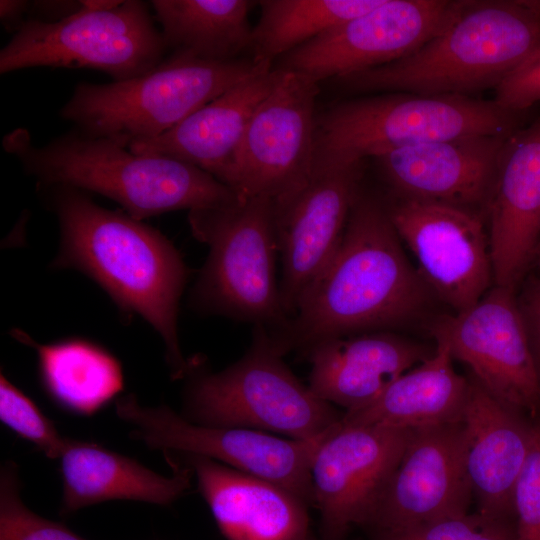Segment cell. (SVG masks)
Listing matches in <instances>:
<instances>
[{
  "mask_svg": "<svg viewBox=\"0 0 540 540\" xmlns=\"http://www.w3.org/2000/svg\"><path fill=\"white\" fill-rule=\"evenodd\" d=\"M429 293L404 252L386 204L361 190L330 263L295 314L267 333L284 356L333 338L391 331L418 317Z\"/></svg>",
  "mask_w": 540,
  "mask_h": 540,
  "instance_id": "obj_1",
  "label": "cell"
},
{
  "mask_svg": "<svg viewBox=\"0 0 540 540\" xmlns=\"http://www.w3.org/2000/svg\"><path fill=\"white\" fill-rule=\"evenodd\" d=\"M60 228L52 267L75 269L95 281L125 313L138 314L162 338L174 379L190 368L177 329L189 270L159 230L124 211L101 207L82 190L42 186Z\"/></svg>",
  "mask_w": 540,
  "mask_h": 540,
  "instance_id": "obj_2",
  "label": "cell"
},
{
  "mask_svg": "<svg viewBox=\"0 0 540 540\" xmlns=\"http://www.w3.org/2000/svg\"><path fill=\"white\" fill-rule=\"evenodd\" d=\"M2 147L39 185L100 194L142 221L225 204L240 195L191 164L136 154L113 140L75 128L44 145H36L27 129L17 128L3 137Z\"/></svg>",
  "mask_w": 540,
  "mask_h": 540,
  "instance_id": "obj_3",
  "label": "cell"
},
{
  "mask_svg": "<svg viewBox=\"0 0 540 540\" xmlns=\"http://www.w3.org/2000/svg\"><path fill=\"white\" fill-rule=\"evenodd\" d=\"M539 43L540 0L469 1L415 52L334 80L356 93L470 96L496 88Z\"/></svg>",
  "mask_w": 540,
  "mask_h": 540,
  "instance_id": "obj_4",
  "label": "cell"
},
{
  "mask_svg": "<svg viewBox=\"0 0 540 540\" xmlns=\"http://www.w3.org/2000/svg\"><path fill=\"white\" fill-rule=\"evenodd\" d=\"M272 68L251 57L219 62L170 54L135 78L78 83L59 115L85 134L128 147L164 134L230 88Z\"/></svg>",
  "mask_w": 540,
  "mask_h": 540,
  "instance_id": "obj_5",
  "label": "cell"
},
{
  "mask_svg": "<svg viewBox=\"0 0 540 540\" xmlns=\"http://www.w3.org/2000/svg\"><path fill=\"white\" fill-rule=\"evenodd\" d=\"M188 223L193 236L209 248L191 290V307L268 332L281 328L289 318L276 277L273 202L240 194L231 202L189 211Z\"/></svg>",
  "mask_w": 540,
  "mask_h": 540,
  "instance_id": "obj_6",
  "label": "cell"
},
{
  "mask_svg": "<svg viewBox=\"0 0 540 540\" xmlns=\"http://www.w3.org/2000/svg\"><path fill=\"white\" fill-rule=\"evenodd\" d=\"M525 112L464 95L390 93L340 102L317 118L315 163L364 161L432 141L511 135Z\"/></svg>",
  "mask_w": 540,
  "mask_h": 540,
  "instance_id": "obj_7",
  "label": "cell"
},
{
  "mask_svg": "<svg viewBox=\"0 0 540 540\" xmlns=\"http://www.w3.org/2000/svg\"><path fill=\"white\" fill-rule=\"evenodd\" d=\"M186 377L182 415L201 425L310 440L326 434L343 415L300 382L263 326H254L249 349L235 363L213 373L198 372L191 363Z\"/></svg>",
  "mask_w": 540,
  "mask_h": 540,
  "instance_id": "obj_8",
  "label": "cell"
},
{
  "mask_svg": "<svg viewBox=\"0 0 540 540\" xmlns=\"http://www.w3.org/2000/svg\"><path fill=\"white\" fill-rule=\"evenodd\" d=\"M151 5L124 0L111 10L84 7L55 23L28 19L0 51V74L38 67L88 68L113 81L144 75L167 48Z\"/></svg>",
  "mask_w": 540,
  "mask_h": 540,
  "instance_id": "obj_9",
  "label": "cell"
},
{
  "mask_svg": "<svg viewBox=\"0 0 540 540\" xmlns=\"http://www.w3.org/2000/svg\"><path fill=\"white\" fill-rule=\"evenodd\" d=\"M115 411L133 427L131 437L150 449L206 457L312 502L310 466L326 434L285 439L254 429L201 425L166 405L144 406L133 394L115 400Z\"/></svg>",
  "mask_w": 540,
  "mask_h": 540,
  "instance_id": "obj_10",
  "label": "cell"
},
{
  "mask_svg": "<svg viewBox=\"0 0 540 540\" xmlns=\"http://www.w3.org/2000/svg\"><path fill=\"white\" fill-rule=\"evenodd\" d=\"M318 93L319 83L284 70L247 126L228 187L278 209L306 186L315 166Z\"/></svg>",
  "mask_w": 540,
  "mask_h": 540,
  "instance_id": "obj_11",
  "label": "cell"
},
{
  "mask_svg": "<svg viewBox=\"0 0 540 540\" xmlns=\"http://www.w3.org/2000/svg\"><path fill=\"white\" fill-rule=\"evenodd\" d=\"M469 1L383 0L282 56L277 68L320 83L403 58L443 31Z\"/></svg>",
  "mask_w": 540,
  "mask_h": 540,
  "instance_id": "obj_12",
  "label": "cell"
},
{
  "mask_svg": "<svg viewBox=\"0 0 540 540\" xmlns=\"http://www.w3.org/2000/svg\"><path fill=\"white\" fill-rule=\"evenodd\" d=\"M429 330L499 402L520 414L539 411L540 375L514 289L494 285L473 306L437 317Z\"/></svg>",
  "mask_w": 540,
  "mask_h": 540,
  "instance_id": "obj_13",
  "label": "cell"
},
{
  "mask_svg": "<svg viewBox=\"0 0 540 540\" xmlns=\"http://www.w3.org/2000/svg\"><path fill=\"white\" fill-rule=\"evenodd\" d=\"M402 242L431 292L456 312L477 303L493 282L489 236L467 208L416 199L386 204Z\"/></svg>",
  "mask_w": 540,
  "mask_h": 540,
  "instance_id": "obj_14",
  "label": "cell"
},
{
  "mask_svg": "<svg viewBox=\"0 0 540 540\" xmlns=\"http://www.w3.org/2000/svg\"><path fill=\"white\" fill-rule=\"evenodd\" d=\"M412 430L349 426L326 433L310 466L311 494L331 540L354 525H369L397 469Z\"/></svg>",
  "mask_w": 540,
  "mask_h": 540,
  "instance_id": "obj_15",
  "label": "cell"
},
{
  "mask_svg": "<svg viewBox=\"0 0 540 540\" xmlns=\"http://www.w3.org/2000/svg\"><path fill=\"white\" fill-rule=\"evenodd\" d=\"M364 161L315 163L306 186L275 209L283 309L291 318L335 255L361 192Z\"/></svg>",
  "mask_w": 540,
  "mask_h": 540,
  "instance_id": "obj_16",
  "label": "cell"
},
{
  "mask_svg": "<svg viewBox=\"0 0 540 540\" xmlns=\"http://www.w3.org/2000/svg\"><path fill=\"white\" fill-rule=\"evenodd\" d=\"M473 498L461 422L412 430L369 525L378 533L467 513Z\"/></svg>",
  "mask_w": 540,
  "mask_h": 540,
  "instance_id": "obj_17",
  "label": "cell"
},
{
  "mask_svg": "<svg viewBox=\"0 0 540 540\" xmlns=\"http://www.w3.org/2000/svg\"><path fill=\"white\" fill-rule=\"evenodd\" d=\"M509 136L432 141L398 148L374 159L385 182L399 198L472 210L478 205L487 207L499 155Z\"/></svg>",
  "mask_w": 540,
  "mask_h": 540,
  "instance_id": "obj_18",
  "label": "cell"
},
{
  "mask_svg": "<svg viewBox=\"0 0 540 540\" xmlns=\"http://www.w3.org/2000/svg\"><path fill=\"white\" fill-rule=\"evenodd\" d=\"M486 209L493 283L515 290L540 246V117L505 141Z\"/></svg>",
  "mask_w": 540,
  "mask_h": 540,
  "instance_id": "obj_19",
  "label": "cell"
},
{
  "mask_svg": "<svg viewBox=\"0 0 540 540\" xmlns=\"http://www.w3.org/2000/svg\"><path fill=\"white\" fill-rule=\"evenodd\" d=\"M435 346L392 331L329 339L304 352L310 363V389L345 412L373 402L398 377L427 360Z\"/></svg>",
  "mask_w": 540,
  "mask_h": 540,
  "instance_id": "obj_20",
  "label": "cell"
},
{
  "mask_svg": "<svg viewBox=\"0 0 540 540\" xmlns=\"http://www.w3.org/2000/svg\"><path fill=\"white\" fill-rule=\"evenodd\" d=\"M462 424L465 466L477 512L512 520L514 490L529 453L533 425L473 377Z\"/></svg>",
  "mask_w": 540,
  "mask_h": 540,
  "instance_id": "obj_21",
  "label": "cell"
},
{
  "mask_svg": "<svg viewBox=\"0 0 540 540\" xmlns=\"http://www.w3.org/2000/svg\"><path fill=\"white\" fill-rule=\"evenodd\" d=\"M227 540H310L306 501L215 460L183 455Z\"/></svg>",
  "mask_w": 540,
  "mask_h": 540,
  "instance_id": "obj_22",
  "label": "cell"
},
{
  "mask_svg": "<svg viewBox=\"0 0 540 540\" xmlns=\"http://www.w3.org/2000/svg\"><path fill=\"white\" fill-rule=\"evenodd\" d=\"M284 70L249 78L207 103L164 134L135 141L128 148L143 155L174 158L191 164L227 185L247 126Z\"/></svg>",
  "mask_w": 540,
  "mask_h": 540,
  "instance_id": "obj_23",
  "label": "cell"
},
{
  "mask_svg": "<svg viewBox=\"0 0 540 540\" xmlns=\"http://www.w3.org/2000/svg\"><path fill=\"white\" fill-rule=\"evenodd\" d=\"M59 460L63 515L110 500L167 506L190 488L194 475L189 465L166 458L173 474L163 476L102 445L71 438H66Z\"/></svg>",
  "mask_w": 540,
  "mask_h": 540,
  "instance_id": "obj_24",
  "label": "cell"
},
{
  "mask_svg": "<svg viewBox=\"0 0 540 540\" xmlns=\"http://www.w3.org/2000/svg\"><path fill=\"white\" fill-rule=\"evenodd\" d=\"M469 379L458 374L448 347L435 352L392 382L373 402L344 412L343 425L416 430L461 422Z\"/></svg>",
  "mask_w": 540,
  "mask_h": 540,
  "instance_id": "obj_25",
  "label": "cell"
},
{
  "mask_svg": "<svg viewBox=\"0 0 540 540\" xmlns=\"http://www.w3.org/2000/svg\"><path fill=\"white\" fill-rule=\"evenodd\" d=\"M11 335L35 350L41 387L66 413L93 416L124 390L120 361L94 341L69 337L41 344L21 329H13Z\"/></svg>",
  "mask_w": 540,
  "mask_h": 540,
  "instance_id": "obj_26",
  "label": "cell"
},
{
  "mask_svg": "<svg viewBox=\"0 0 540 540\" xmlns=\"http://www.w3.org/2000/svg\"><path fill=\"white\" fill-rule=\"evenodd\" d=\"M249 0H153L167 52L208 61L244 57L252 43Z\"/></svg>",
  "mask_w": 540,
  "mask_h": 540,
  "instance_id": "obj_27",
  "label": "cell"
},
{
  "mask_svg": "<svg viewBox=\"0 0 540 540\" xmlns=\"http://www.w3.org/2000/svg\"><path fill=\"white\" fill-rule=\"evenodd\" d=\"M383 0H261L250 57L272 64L329 29L366 13Z\"/></svg>",
  "mask_w": 540,
  "mask_h": 540,
  "instance_id": "obj_28",
  "label": "cell"
},
{
  "mask_svg": "<svg viewBox=\"0 0 540 540\" xmlns=\"http://www.w3.org/2000/svg\"><path fill=\"white\" fill-rule=\"evenodd\" d=\"M14 462L0 472V540H86L61 522L41 517L22 501Z\"/></svg>",
  "mask_w": 540,
  "mask_h": 540,
  "instance_id": "obj_29",
  "label": "cell"
},
{
  "mask_svg": "<svg viewBox=\"0 0 540 540\" xmlns=\"http://www.w3.org/2000/svg\"><path fill=\"white\" fill-rule=\"evenodd\" d=\"M0 420L18 437L32 443L50 459H59L66 438L21 389L0 376Z\"/></svg>",
  "mask_w": 540,
  "mask_h": 540,
  "instance_id": "obj_30",
  "label": "cell"
},
{
  "mask_svg": "<svg viewBox=\"0 0 540 540\" xmlns=\"http://www.w3.org/2000/svg\"><path fill=\"white\" fill-rule=\"evenodd\" d=\"M378 540H517L512 520L459 514L415 527L378 533Z\"/></svg>",
  "mask_w": 540,
  "mask_h": 540,
  "instance_id": "obj_31",
  "label": "cell"
},
{
  "mask_svg": "<svg viewBox=\"0 0 540 540\" xmlns=\"http://www.w3.org/2000/svg\"><path fill=\"white\" fill-rule=\"evenodd\" d=\"M517 540H540V423L514 490Z\"/></svg>",
  "mask_w": 540,
  "mask_h": 540,
  "instance_id": "obj_32",
  "label": "cell"
},
{
  "mask_svg": "<svg viewBox=\"0 0 540 540\" xmlns=\"http://www.w3.org/2000/svg\"><path fill=\"white\" fill-rule=\"evenodd\" d=\"M495 89L494 100L510 111L526 112L540 102V43Z\"/></svg>",
  "mask_w": 540,
  "mask_h": 540,
  "instance_id": "obj_33",
  "label": "cell"
},
{
  "mask_svg": "<svg viewBox=\"0 0 540 540\" xmlns=\"http://www.w3.org/2000/svg\"><path fill=\"white\" fill-rule=\"evenodd\" d=\"M517 303L540 375V278L526 281Z\"/></svg>",
  "mask_w": 540,
  "mask_h": 540,
  "instance_id": "obj_34",
  "label": "cell"
},
{
  "mask_svg": "<svg viewBox=\"0 0 540 540\" xmlns=\"http://www.w3.org/2000/svg\"><path fill=\"white\" fill-rule=\"evenodd\" d=\"M81 9L80 0H34L29 2L28 19L55 23L72 16Z\"/></svg>",
  "mask_w": 540,
  "mask_h": 540,
  "instance_id": "obj_35",
  "label": "cell"
},
{
  "mask_svg": "<svg viewBox=\"0 0 540 540\" xmlns=\"http://www.w3.org/2000/svg\"><path fill=\"white\" fill-rule=\"evenodd\" d=\"M29 2L27 0L0 1V20L6 31L14 34L21 28L27 20L25 16L29 13Z\"/></svg>",
  "mask_w": 540,
  "mask_h": 540,
  "instance_id": "obj_36",
  "label": "cell"
},
{
  "mask_svg": "<svg viewBox=\"0 0 540 540\" xmlns=\"http://www.w3.org/2000/svg\"><path fill=\"white\" fill-rule=\"evenodd\" d=\"M81 4L92 10H111L120 6L124 0H80Z\"/></svg>",
  "mask_w": 540,
  "mask_h": 540,
  "instance_id": "obj_37",
  "label": "cell"
},
{
  "mask_svg": "<svg viewBox=\"0 0 540 540\" xmlns=\"http://www.w3.org/2000/svg\"><path fill=\"white\" fill-rule=\"evenodd\" d=\"M537 255H540V246H539V249H538V253H537Z\"/></svg>",
  "mask_w": 540,
  "mask_h": 540,
  "instance_id": "obj_38",
  "label": "cell"
}]
</instances>
